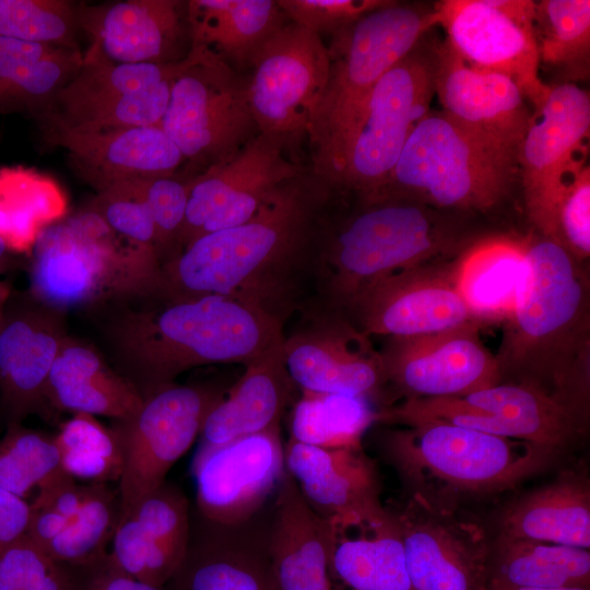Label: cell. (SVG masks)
Listing matches in <instances>:
<instances>
[{
	"mask_svg": "<svg viewBox=\"0 0 590 590\" xmlns=\"http://www.w3.org/2000/svg\"><path fill=\"white\" fill-rule=\"evenodd\" d=\"M30 517L28 500L0 489V553L26 536Z\"/></svg>",
	"mask_w": 590,
	"mask_h": 590,
	"instance_id": "obj_52",
	"label": "cell"
},
{
	"mask_svg": "<svg viewBox=\"0 0 590 590\" xmlns=\"http://www.w3.org/2000/svg\"><path fill=\"white\" fill-rule=\"evenodd\" d=\"M332 528L306 502L285 471L268 553L276 590H332Z\"/></svg>",
	"mask_w": 590,
	"mask_h": 590,
	"instance_id": "obj_29",
	"label": "cell"
},
{
	"mask_svg": "<svg viewBox=\"0 0 590 590\" xmlns=\"http://www.w3.org/2000/svg\"><path fill=\"white\" fill-rule=\"evenodd\" d=\"M347 306L367 337H415L477 322L457 290L452 264L437 262L389 275Z\"/></svg>",
	"mask_w": 590,
	"mask_h": 590,
	"instance_id": "obj_21",
	"label": "cell"
},
{
	"mask_svg": "<svg viewBox=\"0 0 590 590\" xmlns=\"http://www.w3.org/2000/svg\"><path fill=\"white\" fill-rule=\"evenodd\" d=\"M4 306V305H3ZM3 306H0V322H1V316H2V309H3Z\"/></svg>",
	"mask_w": 590,
	"mask_h": 590,
	"instance_id": "obj_56",
	"label": "cell"
},
{
	"mask_svg": "<svg viewBox=\"0 0 590 590\" xmlns=\"http://www.w3.org/2000/svg\"><path fill=\"white\" fill-rule=\"evenodd\" d=\"M582 412L536 386L502 381L464 396L404 399L379 411L378 421H444L557 452L579 433Z\"/></svg>",
	"mask_w": 590,
	"mask_h": 590,
	"instance_id": "obj_11",
	"label": "cell"
},
{
	"mask_svg": "<svg viewBox=\"0 0 590 590\" xmlns=\"http://www.w3.org/2000/svg\"><path fill=\"white\" fill-rule=\"evenodd\" d=\"M434 26L433 7L391 1L332 34L326 87L306 131L321 181L337 184L344 142L374 86Z\"/></svg>",
	"mask_w": 590,
	"mask_h": 590,
	"instance_id": "obj_5",
	"label": "cell"
},
{
	"mask_svg": "<svg viewBox=\"0 0 590 590\" xmlns=\"http://www.w3.org/2000/svg\"><path fill=\"white\" fill-rule=\"evenodd\" d=\"M393 514L415 590H487L492 543L482 524L417 493Z\"/></svg>",
	"mask_w": 590,
	"mask_h": 590,
	"instance_id": "obj_16",
	"label": "cell"
},
{
	"mask_svg": "<svg viewBox=\"0 0 590 590\" xmlns=\"http://www.w3.org/2000/svg\"><path fill=\"white\" fill-rule=\"evenodd\" d=\"M11 251L8 249L5 244L0 239V264L10 266L11 263Z\"/></svg>",
	"mask_w": 590,
	"mask_h": 590,
	"instance_id": "obj_54",
	"label": "cell"
},
{
	"mask_svg": "<svg viewBox=\"0 0 590 590\" xmlns=\"http://www.w3.org/2000/svg\"><path fill=\"white\" fill-rule=\"evenodd\" d=\"M69 214L68 197L35 168H0V239L11 252L31 253L40 234Z\"/></svg>",
	"mask_w": 590,
	"mask_h": 590,
	"instance_id": "obj_37",
	"label": "cell"
},
{
	"mask_svg": "<svg viewBox=\"0 0 590 590\" xmlns=\"http://www.w3.org/2000/svg\"><path fill=\"white\" fill-rule=\"evenodd\" d=\"M61 470L54 436L9 423L0 438V489L27 500Z\"/></svg>",
	"mask_w": 590,
	"mask_h": 590,
	"instance_id": "obj_44",
	"label": "cell"
},
{
	"mask_svg": "<svg viewBox=\"0 0 590 590\" xmlns=\"http://www.w3.org/2000/svg\"><path fill=\"white\" fill-rule=\"evenodd\" d=\"M160 127L185 161L204 169L234 155L258 130L247 82L228 63L194 45L176 63Z\"/></svg>",
	"mask_w": 590,
	"mask_h": 590,
	"instance_id": "obj_10",
	"label": "cell"
},
{
	"mask_svg": "<svg viewBox=\"0 0 590 590\" xmlns=\"http://www.w3.org/2000/svg\"><path fill=\"white\" fill-rule=\"evenodd\" d=\"M176 63H116L86 49L78 72L36 118L76 131L160 126Z\"/></svg>",
	"mask_w": 590,
	"mask_h": 590,
	"instance_id": "obj_12",
	"label": "cell"
},
{
	"mask_svg": "<svg viewBox=\"0 0 590 590\" xmlns=\"http://www.w3.org/2000/svg\"><path fill=\"white\" fill-rule=\"evenodd\" d=\"M523 239L524 276L495 355L502 381L536 386L585 411L589 295L581 262L539 234Z\"/></svg>",
	"mask_w": 590,
	"mask_h": 590,
	"instance_id": "obj_2",
	"label": "cell"
},
{
	"mask_svg": "<svg viewBox=\"0 0 590 590\" xmlns=\"http://www.w3.org/2000/svg\"><path fill=\"white\" fill-rule=\"evenodd\" d=\"M314 206L312 188L300 176L282 184L250 220L205 234L163 263L153 298L222 295L275 314L270 299L283 288L307 243Z\"/></svg>",
	"mask_w": 590,
	"mask_h": 590,
	"instance_id": "obj_3",
	"label": "cell"
},
{
	"mask_svg": "<svg viewBox=\"0 0 590 590\" xmlns=\"http://www.w3.org/2000/svg\"><path fill=\"white\" fill-rule=\"evenodd\" d=\"M524 271V239L507 235L471 244L452 264L457 290L480 323L505 321L511 315Z\"/></svg>",
	"mask_w": 590,
	"mask_h": 590,
	"instance_id": "obj_33",
	"label": "cell"
},
{
	"mask_svg": "<svg viewBox=\"0 0 590 590\" xmlns=\"http://www.w3.org/2000/svg\"><path fill=\"white\" fill-rule=\"evenodd\" d=\"M250 67L247 95L258 131L287 139L306 132L329 72L321 37L286 22L263 44Z\"/></svg>",
	"mask_w": 590,
	"mask_h": 590,
	"instance_id": "obj_17",
	"label": "cell"
},
{
	"mask_svg": "<svg viewBox=\"0 0 590 590\" xmlns=\"http://www.w3.org/2000/svg\"><path fill=\"white\" fill-rule=\"evenodd\" d=\"M86 205L117 235L157 255L154 223L135 180L96 192Z\"/></svg>",
	"mask_w": 590,
	"mask_h": 590,
	"instance_id": "obj_48",
	"label": "cell"
},
{
	"mask_svg": "<svg viewBox=\"0 0 590 590\" xmlns=\"http://www.w3.org/2000/svg\"><path fill=\"white\" fill-rule=\"evenodd\" d=\"M284 462L309 506L331 524L374 519L387 510L377 469L362 447L326 449L290 438Z\"/></svg>",
	"mask_w": 590,
	"mask_h": 590,
	"instance_id": "obj_27",
	"label": "cell"
},
{
	"mask_svg": "<svg viewBox=\"0 0 590 590\" xmlns=\"http://www.w3.org/2000/svg\"><path fill=\"white\" fill-rule=\"evenodd\" d=\"M143 400L95 347L67 335L47 381L50 409L126 421Z\"/></svg>",
	"mask_w": 590,
	"mask_h": 590,
	"instance_id": "obj_30",
	"label": "cell"
},
{
	"mask_svg": "<svg viewBox=\"0 0 590 590\" xmlns=\"http://www.w3.org/2000/svg\"><path fill=\"white\" fill-rule=\"evenodd\" d=\"M500 535L590 547V486L585 472L568 471L510 505Z\"/></svg>",
	"mask_w": 590,
	"mask_h": 590,
	"instance_id": "obj_34",
	"label": "cell"
},
{
	"mask_svg": "<svg viewBox=\"0 0 590 590\" xmlns=\"http://www.w3.org/2000/svg\"><path fill=\"white\" fill-rule=\"evenodd\" d=\"M190 178L169 175L135 180L154 223L161 266L179 252Z\"/></svg>",
	"mask_w": 590,
	"mask_h": 590,
	"instance_id": "obj_47",
	"label": "cell"
},
{
	"mask_svg": "<svg viewBox=\"0 0 590 590\" xmlns=\"http://www.w3.org/2000/svg\"><path fill=\"white\" fill-rule=\"evenodd\" d=\"M590 588L589 550L499 535L492 544L488 583Z\"/></svg>",
	"mask_w": 590,
	"mask_h": 590,
	"instance_id": "obj_38",
	"label": "cell"
},
{
	"mask_svg": "<svg viewBox=\"0 0 590 590\" xmlns=\"http://www.w3.org/2000/svg\"><path fill=\"white\" fill-rule=\"evenodd\" d=\"M531 0H442L433 5L446 42L469 66L509 76L535 110L551 86L540 78Z\"/></svg>",
	"mask_w": 590,
	"mask_h": 590,
	"instance_id": "obj_13",
	"label": "cell"
},
{
	"mask_svg": "<svg viewBox=\"0 0 590 590\" xmlns=\"http://www.w3.org/2000/svg\"><path fill=\"white\" fill-rule=\"evenodd\" d=\"M331 528V580L338 579L350 590H415L392 510Z\"/></svg>",
	"mask_w": 590,
	"mask_h": 590,
	"instance_id": "obj_32",
	"label": "cell"
},
{
	"mask_svg": "<svg viewBox=\"0 0 590 590\" xmlns=\"http://www.w3.org/2000/svg\"><path fill=\"white\" fill-rule=\"evenodd\" d=\"M458 244L427 205L387 200L345 224L328 248L330 287L349 305L363 290L394 273L434 262Z\"/></svg>",
	"mask_w": 590,
	"mask_h": 590,
	"instance_id": "obj_8",
	"label": "cell"
},
{
	"mask_svg": "<svg viewBox=\"0 0 590 590\" xmlns=\"http://www.w3.org/2000/svg\"><path fill=\"white\" fill-rule=\"evenodd\" d=\"M160 269L155 252L117 235L85 205L38 237L31 252L27 294L67 315L151 298Z\"/></svg>",
	"mask_w": 590,
	"mask_h": 590,
	"instance_id": "obj_4",
	"label": "cell"
},
{
	"mask_svg": "<svg viewBox=\"0 0 590 590\" xmlns=\"http://www.w3.org/2000/svg\"><path fill=\"white\" fill-rule=\"evenodd\" d=\"M70 565V564H69ZM71 566V590H167L142 582L123 571L109 552Z\"/></svg>",
	"mask_w": 590,
	"mask_h": 590,
	"instance_id": "obj_51",
	"label": "cell"
},
{
	"mask_svg": "<svg viewBox=\"0 0 590 590\" xmlns=\"http://www.w3.org/2000/svg\"><path fill=\"white\" fill-rule=\"evenodd\" d=\"M52 436L61 470L75 481L85 484L119 481L123 449L113 426L104 425L96 416L74 413Z\"/></svg>",
	"mask_w": 590,
	"mask_h": 590,
	"instance_id": "obj_42",
	"label": "cell"
},
{
	"mask_svg": "<svg viewBox=\"0 0 590 590\" xmlns=\"http://www.w3.org/2000/svg\"><path fill=\"white\" fill-rule=\"evenodd\" d=\"M153 299V298H152ZM149 298L111 305L102 327L111 366L146 398L187 370L248 363L281 346L279 317L237 297Z\"/></svg>",
	"mask_w": 590,
	"mask_h": 590,
	"instance_id": "obj_1",
	"label": "cell"
},
{
	"mask_svg": "<svg viewBox=\"0 0 590 590\" xmlns=\"http://www.w3.org/2000/svg\"><path fill=\"white\" fill-rule=\"evenodd\" d=\"M167 590H276L267 555L215 542L190 545Z\"/></svg>",
	"mask_w": 590,
	"mask_h": 590,
	"instance_id": "obj_41",
	"label": "cell"
},
{
	"mask_svg": "<svg viewBox=\"0 0 590 590\" xmlns=\"http://www.w3.org/2000/svg\"><path fill=\"white\" fill-rule=\"evenodd\" d=\"M546 239L559 245L577 261L590 255V167L579 161L567 174L552 208Z\"/></svg>",
	"mask_w": 590,
	"mask_h": 590,
	"instance_id": "obj_46",
	"label": "cell"
},
{
	"mask_svg": "<svg viewBox=\"0 0 590 590\" xmlns=\"http://www.w3.org/2000/svg\"><path fill=\"white\" fill-rule=\"evenodd\" d=\"M487 590H590V588H530L491 582Z\"/></svg>",
	"mask_w": 590,
	"mask_h": 590,
	"instance_id": "obj_53",
	"label": "cell"
},
{
	"mask_svg": "<svg viewBox=\"0 0 590 590\" xmlns=\"http://www.w3.org/2000/svg\"><path fill=\"white\" fill-rule=\"evenodd\" d=\"M436 45L425 36L376 83L349 133L335 186L376 201L435 95Z\"/></svg>",
	"mask_w": 590,
	"mask_h": 590,
	"instance_id": "obj_9",
	"label": "cell"
},
{
	"mask_svg": "<svg viewBox=\"0 0 590 590\" xmlns=\"http://www.w3.org/2000/svg\"><path fill=\"white\" fill-rule=\"evenodd\" d=\"M282 349L283 344L245 365L243 376L209 411L201 442L223 444L280 424L294 387Z\"/></svg>",
	"mask_w": 590,
	"mask_h": 590,
	"instance_id": "obj_31",
	"label": "cell"
},
{
	"mask_svg": "<svg viewBox=\"0 0 590 590\" xmlns=\"http://www.w3.org/2000/svg\"><path fill=\"white\" fill-rule=\"evenodd\" d=\"M79 28L88 50L116 63L165 64L180 61L190 42L186 2L125 0L76 4Z\"/></svg>",
	"mask_w": 590,
	"mask_h": 590,
	"instance_id": "obj_23",
	"label": "cell"
},
{
	"mask_svg": "<svg viewBox=\"0 0 590 590\" xmlns=\"http://www.w3.org/2000/svg\"><path fill=\"white\" fill-rule=\"evenodd\" d=\"M285 473L280 424L223 444L200 442L191 463L201 516L219 526L250 518Z\"/></svg>",
	"mask_w": 590,
	"mask_h": 590,
	"instance_id": "obj_19",
	"label": "cell"
},
{
	"mask_svg": "<svg viewBox=\"0 0 590 590\" xmlns=\"http://www.w3.org/2000/svg\"><path fill=\"white\" fill-rule=\"evenodd\" d=\"M290 141L258 132L234 155L189 179L179 252L205 234L247 222L276 187L300 176L287 153Z\"/></svg>",
	"mask_w": 590,
	"mask_h": 590,
	"instance_id": "obj_15",
	"label": "cell"
},
{
	"mask_svg": "<svg viewBox=\"0 0 590 590\" xmlns=\"http://www.w3.org/2000/svg\"><path fill=\"white\" fill-rule=\"evenodd\" d=\"M12 293V288L7 283L0 281V306H3Z\"/></svg>",
	"mask_w": 590,
	"mask_h": 590,
	"instance_id": "obj_55",
	"label": "cell"
},
{
	"mask_svg": "<svg viewBox=\"0 0 590 590\" xmlns=\"http://www.w3.org/2000/svg\"><path fill=\"white\" fill-rule=\"evenodd\" d=\"M109 555L133 578L165 587L182 565L190 544L189 506L166 482L119 516Z\"/></svg>",
	"mask_w": 590,
	"mask_h": 590,
	"instance_id": "obj_26",
	"label": "cell"
},
{
	"mask_svg": "<svg viewBox=\"0 0 590 590\" xmlns=\"http://www.w3.org/2000/svg\"><path fill=\"white\" fill-rule=\"evenodd\" d=\"M590 97L579 85L551 86L518 150L527 214L538 234L548 231L554 200L567 174L588 155Z\"/></svg>",
	"mask_w": 590,
	"mask_h": 590,
	"instance_id": "obj_18",
	"label": "cell"
},
{
	"mask_svg": "<svg viewBox=\"0 0 590 590\" xmlns=\"http://www.w3.org/2000/svg\"><path fill=\"white\" fill-rule=\"evenodd\" d=\"M533 33L540 67L568 80H585L590 69V1L534 2Z\"/></svg>",
	"mask_w": 590,
	"mask_h": 590,
	"instance_id": "obj_40",
	"label": "cell"
},
{
	"mask_svg": "<svg viewBox=\"0 0 590 590\" xmlns=\"http://www.w3.org/2000/svg\"><path fill=\"white\" fill-rule=\"evenodd\" d=\"M286 370L302 391L371 398L387 384L380 353L341 320H319L283 342Z\"/></svg>",
	"mask_w": 590,
	"mask_h": 590,
	"instance_id": "obj_25",
	"label": "cell"
},
{
	"mask_svg": "<svg viewBox=\"0 0 590 590\" xmlns=\"http://www.w3.org/2000/svg\"><path fill=\"white\" fill-rule=\"evenodd\" d=\"M76 3L67 0H0V36L80 49Z\"/></svg>",
	"mask_w": 590,
	"mask_h": 590,
	"instance_id": "obj_45",
	"label": "cell"
},
{
	"mask_svg": "<svg viewBox=\"0 0 590 590\" xmlns=\"http://www.w3.org/2000/svg\"><path fill=\"white\" fill-rule=\"evenodd\" d=\"M82 61L80 49L0 36V114L25 111L38 117Z\"/></svg>",
	"mask_w": 590,
	"mask_h": 590,
	"instance_id": "obj_36",
	"label": "cell"
},
{
	"mask_svg": "<svg viewBox=\"0 0 590 590\" xmlns=\"http://www.w3.org/2000/svg\"><path fill=\"white\" fill-rule=\"evenodd\" d=\"M186 11L190 45L208 49L234 69L251 66L287 19L272 0H190Z\"/></svg>",
	"mask_w": 590,
	"mask_h": 590,
	"instance_id": "obj_35",
	"label": "cell"
},
{
	"mask_svg": "<svg viewBox=\"0 0 590 590\" xmlns=\"http://www.w3.org/2000/svg\"><path fill=\"white\" fill-rule=\"evenodd\" d=\"M387 435L388 461L411 488L458 506L463 497L499 493L545 469L556 451L452 423L425 420Z\"/></svg>",
	"mask_w": 590,
	"mask_h": 590,
	"instance_id": "obj_7",
	"label": "cell"
},
{
	"mask_svg": "<svg viewBox=\"0 0 590 590\" xmlns=\"http://www.w3.org/2000/svg\"><path fill=\"white\" fill-rule=\"evenodd\" d=\"M67 335L66 315L27 293H11L0 322V402L7 424L47 414V381Z\"/></svg>",
	"mask_w": 590,
	"mask_h": 590,
	"instance_id": "obj_22",
	"label": "cell"
},
{
	"mask_svg": "<svg viewBox=\"0 0 590 590\" xmlns=\"http://www.w3.org/2000/svg\"><path fill=\"white\" fill-rule=\"evenodd\" d=\"M120 515L117 491L87 484L84 502L64 529L42 551L52 559L76 565L108 553Z\"/></svg>",
	"mask_w": 590,
	"mask_h": 590,
	"instance_id": "obj_43",
	"label": "cell"
},
{
	"mask_svg": "<svg viewBox=\"0 0 590 590\" xmlns=\"http://www.w3.org/2000/svg\"><path fill=\"white\" fill-rule=\"evenodd\" d=\"M518 179L517 150L442 110H429L411 132L374 203L403 200L487 211Z\"/></svg>",
	"mask_w": 590,
	"mask_h": 590,
	"instance_id": "obj_6",
	"label": "cell"
},
{
	"mask_svg": "<svg viewBox=\"0 0 590 590\" xmlns=\"http://www.w3.org/2000/svg\"><path fill=\"white\" fill-rule=\"evenodd\" d=\"M71 566L24 536L0 553V590H71Z\"/></svg>",
	"mask_w": 590,
	"mask_h": 590,
	"instance_id": "obj_49",
	"label": "cell"
},
{
	"mask_svg": "<svg viewBox=\"0 0 590 590\" xmlns=\"http://www.w3.org/2000/svg\"><path fill=\"white\" fill-rule=\"evenodd\" d=\"M286 17L320 36L334 34L389 4L388 0H279Z\"/></svg>",
	"mask_w": 590,
	"mask_h": 590,
	"instance_id": "obj_50",
	"label": "cell"
},
{
	"mask_svg": "<svg viewBox=\"0 0 590 590\" xmlns=\"http://www.w3.org/2000/svg\"><path fill=\"white\" fill-rule=\"evenodd\" d=\"M197 385H170L148 396L126 421H114L123 449L118 481L120 515L166 482L175 462L200 435L211 408L222 398Z\"/></svg>",
	"mask_w": 590,
	"mask_h": 590,
	"instance_id": "obj_14",
	"label": "cell"
},
{
	"mask_svg": "<svg viewBox=\"0 0 590 590\" xmlns=\"http://www.w3.org/2000/svg\"><path fill=\"white\" fill-rule=\"evenodd\" d=\"M332 590H340V589H338V588H334V587H333V589H332Z\"/></svg>",
	"mask_w": 590,
	"mask_h": 590,
	"instance_id": "obj_57",
	"label": "cell"
},
{
	"mask_svg": "<svg viewBox=\"0 0 590 590\" xmlns=\"http://www.w3.org/2000/svg\"><path fill=\"white\" fill-rule=\"evenodd\" d=\"M472 322L440 332L388 338L380 353L387 382L405 399L457 397L502 382L496 356Z\"/></svg>",
	"mask_w": 590,
	"mask_h": 590,
	"instance_id": "obj_20",
	"label": "cell"
},
{
	"mask_svg": "<svg viewBox=\"0 0 590 590\" xmlns=\"http://www.w3.org/2000/svg\"><path fill=\"white\" fill-rule=\"evenodd\" d=\"M434 87L444 113L519 150L532 115L509 76L469 66L445 40L436 45Z\"/></svg>",
	"mask_w": 590,
	"mask_h": 590,
	"instance_id": "obj_28",
	"label": "cell"
},
{
	"mask_svg": "<svg viewBox=\"0 0 590 590\" xmlns=\"http://www.w3.org/2000/svg\"><path fill=\"white\" fill-rule=\"evenodd\" d=\"M378 413L363 396L302 391L292 412L291 438L326 449L361 448Z\"/></svg>",
	"mask_w": 590,
	"mask_h": 590,
	"instance_id": "obj_39",
	"label": "cell"
},
{
	"mask_svg": "<svg viewBox=\"0 0 590 590\" xmlns=\"http://www.w3.org/2000/svg\"><path fill=\"white\" fill-rule=\"evenodd\" d=\"M47 145L61 148L74 174L96 192L155 176L176 175L185 158L160 126L76 131L39 123Z\"/></svg>",
	"mask_w": 590,
	"mask_h": 590,
	"instance_id": "obj_24",
	"label": "cell"
}]
</instances>
